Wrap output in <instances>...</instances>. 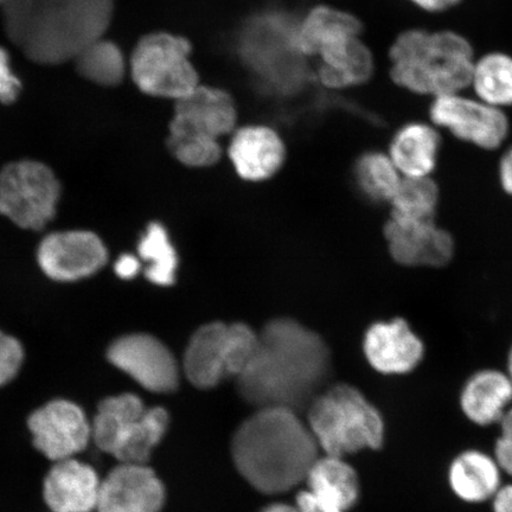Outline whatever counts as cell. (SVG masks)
<instances>
[{"instance_id":"cell-1","label":"cell","mask_w":512,"mask_h":512,"mask_svg":"<svg viewBox=\"0 0 512 512\" xmlns=\"http://www.w3.org/2000/svg\"><path fill=\"white\" fill-rule=\"evenodd\" d=\"M331 358L322 337L288 318L274 319L259 334L258 349L238 377L243 399L256 409L299 412L322 392Z\"/></svg>"},{"instance_id":"cell-2","label":"cell","mask_w":512,"mask_h":512,"mask_svg":"<svg viewBox=\"0 0 512 512\" xmlns=\"http://www.w3.org/2000/svg\"><path fill=\"white\" fill-rule=\"evenodd\" d=\"M0 6L10 42L30 62L53 67L72 63L106 36L117 0H4Z\"/></svg>"},{"instance_id":"cell-3","label":"cell","mask_w":512,"mask_h":512,"mask_svg":"<svg viewBox=\"0 0 512 512\" xmlns=\"http://www.w3.org/2000/svg\"><path fill=\"white\" fill-rule=\"evenodd\" d=\"M319 446L298 413L258 408L236 431L232 453L236 469L256 490L283 494L306 479Z\"/></svg>"},{"instance_id":"cell-4","label":"cell","mask_w":512,"mask_h":512,"mask_svg":"<svg viewBox=\"0 0 512 512\" xmlns=\"http://www.w3.org/2000/svg\"><path fill=\"white\" fill-rule=\"evenodd\" d=\"M388 56L396 86L432 99L469 88L476 60L472 44L459 32L420 28L400 32Z\"/></svg>"},{"instance_id":"cell-5","label":"cell","mask_w":512,"mask_h":512,"mask_svg":"<svg viewBox=\"0 0 512 512\" xmlns=\"http://www.w3.org/2000/svg\"><path fill=\"white\" fill-rule=\"evenodd\" d=\"M307 409V425L326 456L379 450L384 443L386 425L379 409L349 384L324 390Z\"/></svg>"},{"instance_id":"cell-6","label":"cell","mask_w":512,"mask_h":512,"mask_svg":"<svg viewBox=\"0 0 512 512\" xmlns=\"http://www.w3.org/2000/svg\"><path fill=\"white\" fill-rule=\"evenodd\" d=\"M165 409L146 408L137 395L123 394L102 401L92 435L101 451L121 464H143L168 430Z\"/></svg>"},{"instance_id":"cell-7","label":"cell","mask_w":512,"mask_h":512,"mask_svg":"<svg viewBox=\"0 0 512 512\" xmlns=\"http://www.w3.org/2000/svg\"><path fill=\"white\" fill-rule=\"evenodd\" d=\"M128 75L143 94L175 102L201 85L191 42L166 31L139 38L128 57Z\"/></svg>"},{"instance_id":"cell-8","label":"cell","mask_w":512,"mask_h":512,"mask_svg":"<svg viewBox=\"0 0 512 512\" xmlns=\"http://www.w3.org/2000/svg\"><path fill=\"white\" fill-rule=\"evenodd\" d=\"M61 184L37 160H18L0 171V215L23 229L41 230L56 214Z\"/></svg>"},{"instance_id":"cell-9","label":"cell","mask_w":512,"mask_h":512,"mask_svg":"<svg viewBox=\"0 0 512 512\" xmlns=\"http://www.w3.org/2000/svg\"><path fill=\"white\" fill-rule=\"evenodd\" d=\"M428 112L435 127L482 150L498 149L509 136L510 123L503 110L463 92L432 99Z\"/></svg>"},{"instance_id":"cell-10","label":"cell","mask_w":512,"mask_h":512,"mask_svg":"<svg viewBox=\"0 0 512 512\" xmlns=\"http://www.w3.org/2000/svg\"><path fill=\"white\" fill-rule=\"evenodd\" d=\"M113 366L153 393H171L178 387L179 368L172 352L159 339L136 334L121 337L107 352Z\"/></svg>"},{"instance_id":"cell-11","label":"cell","mask_w":512,"mask_h":512,"mask_svg":"<svg viewBox=\"0 0 512 512\" xmlns=\"http://www.w3.org/2000/svg\"><path fill=\"white\" fill-rule=\"evenodd\" d=\"M108 253L98 235L83 230L54 233L38 247L42 271L56 281H76L100 271Z\"/></svg>"},{"instance_id":"cell-12","label":"cell","mask_w":512,"mask_h":512,"mask_svg":"<svg viewBox=\"0 0 512 512\" xmlns=\"http://www.w3.org/2000/svg\"><path fill=\"white\" fill-rule=\"evenodd\" d=\"M29 427L35 446L54 462L73 458L85 450L92 427L75 403L51 401L30 416Z\"/></svg>"},{"instance_id":"cell-13","label":"cell","mask_w":512,"mask_h":512,"mask_svg":"<svg viewBox=\"0 0 512 512\" xmlns=\"http://www.w3.org/2000/svg\"><path fill=\"white\" fill-rule=\"evenodd\" d=\"M175 105L169 133L220 140L238 125L235 100L222 88L200 85Z\"/></svg>"},{"instance_id":"cell-14","label":"cell","mask_w":512,"mask_h":512,"mask_svg":"<svg viewBox=\"0 0 512 512\" xmlns=\"http://www.w3.org/2000/svg\"><path fill=\"white\" fill-rule=\"evenodd\" d=\"M363 351L370 367L387 376L413 373L426 354L424 341L402 318L371 325L364 335Z\"/></svg>"},{"instance_id":"cell-15","label":"cell","mask_w":512,"mask_h":512,"mask_svg":"<svg viewBox=\"0 0 512 512\" xmlns=\"http://www.w3.org/2000/svg\"><path fill=\"white\" fill-rule=\"evenodd\" d=\"M384 238L392 258L407 267H444L456 251L447 230L432 221H399L389 219Z\"/></svg>"},{"instance_id":"cell-16","label":"cell","mask_w":512,"mask_h":512,"mask_svg":"<svg viewBox=\"0 0 512 512\" xmlns=\"http://www.w3.org/2000/svg\"><path fill=\"white\" fill-rule=\"evenodd\" d=\"M165 501L162 482L143 464H120L100 485L98 512H159Z\"/></svg>"},{"instance_id":"cell-17","label":"cell","mask_w":512,"mask_h":512,"mask_svg":"<svg viewBox=\"0 0 512 512\" xmlns=\"http://www.w3.org/2000/svg\"><path fill=\"white\" fill-rule=\"evenodd\" d=\"M228 155L241 178L259 182L277 174L285 162L286 147L273 128L249 125L233 132Z\"/></svg>"},{"instance_id":"cell-18","label":"cell","mask_w":512,"mask_h":512,"mask_svg":"<svg viewBox=\"0 0 512 512\" xmlns=\"http://www.w3.org/2000/svg\"><path fill=\"white\" fill-rule=\"evenodd\" d=\"M227 324L213 322L201 326L191 336L184 352L183 371L187 379L200 389H211L230 379Z\"/></svg>"},{"instance_id":"cell-19","label":"cell","mask_w":512,"mask_h":512,"mask_svg":"<svg viewBox=\"0 0 512 512\" xmlns=\"http://www.w3.org/2000/svg\"><path fill=\"white\" fill-rule=\"evenodd\" d=\"M100 480L91 466L73 458L56 462L44 482V498L53 512H92Z\"/></svg>"},{"instance_id":"cell-20","label":"cell","mask_w":512,"mask_h":512,"mask_svg":"<svg viewBox=\"0 0 512 512\" xmlns=\"http://www.w3.org/2000/svg\"><path fill=\"white\" fill-rule=\"evenodd\" d=\"M511 406L512 381L505 371H476L460 390V411L471 424L479 427L499 425Z\"/></svg>"},{"instance_id":"cell-21","label":"cell","mask_w":512,"mask_h":512,"mask_svg":"<svg viewBox=\"0 0 512 512\" xmlns=\"http://www.w3.org/2000/svg\"><path fill=\"white\" fill-rule=\"evenodd\" d=\"M362 23L350 12L319 5L294 29V46L300 55L318 57L351 38L362 35Z\"/></svg>"},{"instance_id":"cell-22","label":"cell","mask_w":512,"mask_h":512,"mask_svg":"<svg viewBox=\"0 0 512 512\" xmlns=\"http://www.w3.org/2000/svg\"><path fill=\"white\" fill-rule=\"evenodd\" d=\"M502 476L494 454L477 448L458 453L447 469L448 488L467 504L491 502L503 484Z\"/></svg>"},{"instance_id":"cell-23","label":"cell","mask_w":512,"mask_h":512,"mask_svg":"<svg viewBox=\"0 0 512 512\" xmlns=\"http://www.w3.org/2000/svg\"><path fill=\"white\" fill-rule=\"evenodd\" d=\"M441 149L438 128L432 123L411 121L395 132L388 155L402 177H431Z\"/></svg>"},{"instance_id":"cell-24","label":"cell","mask_w":512,"mask_h":512,"mask_svg":"<svg viewBox=\"0 0 512 512\" xmlns=\"http://www.w3.org/2000/svg\"><path fill=\"white\" fill-rule=\"evenodd\" d=\"M318 60V79L330 89L362 86L374 75V55L361 36L326 51Z\"/></svg>"},{"instance_id":"cell-25","label":"cell","mask_w":512,"mask_h":512,"mask_svg":"<svg viewBox=\"0 0 512 512\" xmlns=\"http://www.w3.org/2000/svg\"><path fill=\"white\" fill-rule=\"evenodd\" d=\"M305 480L313 494L344 512L354 507L360 497L357 473L343 458H318Z\"/></svg>"},{"instance_id":"cell-26","label":"cell","mask_w":512,"mask_h":512,"mask_svg":"<svg viewBox=\"0 0 512 512\" xmlns=\"http://www.w3.org/2000/svg\"><path fill=\"white\" fill-rule=\"evenodd\" d=\"M72 63L83 80L102 88L118 87L128 75V59L123 49L106 36L88 44Z\"/></svg>"},{"instance_id":"cell-27","label":"cell","mask_w":512,"mask_h":512,"mask_svg":"<svg viewBox=\"0 0 512 512\" xmlns=\"http://www.w3.org/2000/svg\"><path fill=\"white\" fill-rule=\"evenodd\" d=\"M470 88L480 101L505 110L512 106V56L504 51H491L476 57Z\"/></svg>"},{"instance_id":"cell-28","label":"cell","mask_w":512,"mask_h":512,"mask_svg":"<svg viewBox=\"0 0 512 512\" xmlns=\"http://www.w3.org/2000/svg\"><path fill=\"white\" fill-rule=\"evenodd\" d=\"M438 203L439 188L431 177H402L400 187L390 201V219L432 221Z\"/></svg>"},{"instance_id":"cell-29","label":"cell","mask_w":512,"mask_h":512,"mask_svg":"<svg viewBox=\"0 0 512 512\" xmlns=\"http://www.w3.org/2000/svg\"><path fill=\"white\" fill-rule=\"evenodd\" d=\"M355 178L362 194L379 203H390L402 181V176L388 153L379 151H370L358 158Z\"/></svg>"},{"instance_id":"cell-30","label":"cell","mask_w":512,"mask_h":512,"mask_svg":"<svg viewBox=\"0 0 512 512\" xmlns=\"http://www.w3.org/2000/svg\"><path fill=\"white\" fill-rule=\"evenodd\" d=\"M138 252L140 258L149 266L145 277L152 284L170 286L175 283L178 268V258L168 232L159 223H151L139 242Z\"/></svg>"},{"instance_id":"cell-31","label":"cell","mask_w":512,"mask_h":512,"mask_svg":"<svg viewBox=\"0 0 512 512\" xmlns=\"http://www.w3.org/2000/svg\"><path fill=\"white\" fill-rule=\"evenodd\" d=\"M166 145L171 155L189 168H208L222 156L219 140L213 138L169 133Z\"/></svg>"},{"instance_id":"cell-32","label":"cell","mask_w":512,"mask_h":512,"mask_svg":"<svg viewBox=\"0 0 512 512\" xmlns=\"http://www.w3.org/2000/svg\"><path fill=\"white\" fill-rule=\"evenodd\" d=\"M226 341L230 371L238 379L258 349L259 334L247 324L234 323L227 326Z\"/></svg>"},{"instance_id":"cell-33","label":"cell","mask_w":512,"mask_h":512,"mask_svg":"<svg viewBox=\"0 0 512 512\" xmlns=\"http://www.w3.org/2000/svg\"><path fill=\"white\" fill-rule=\"evenodd\" d=\"M23 358L21 342L0 331V387L14 379L22 366Z\"/></svg>"},{"instance_id":"cell-34","label":"cell","mask_w":512,"mask_h":512,"mask_svg":"<svg viewBox=\"0 0 512 512\" xmlns=\"http://www.w3.org/2000/svg\"><path fill=\"white\" fill-rule=\"evenodd\" d=\"M22 89V80L12 69L9 51L0 46V104L14 105Z\"/></svg>"},{"instance_id":"cell-35","label":"cell","mask_w":512,"mask_h":512,"mask_svg":"<svg viewBox=\"0 0 512 512\" xmlns=\"http://www.w3.org/2000/svg\"><path fill=\"white\" fill-rule=\"evenodd\" d=\"M499 435L494 446V457L503 475L512 478V406L499 422Z\"/></svg>"},{"instance_id":"cell-36","label":"cell","mask_w":512,"mask_h":512,"mask_svg":"<svg viewBox=\"0 0 512 512\" xmlns=\"http://www.w3.org/2000/svg\"><path fill=\"white\" fill-rule=\"evenodd\" d=\"M299 512H344L335 507L323 498L313 494L310 490L300 492L297 497V507Z\"/></svg>"},{"instance_id":"cell-37","label":"cell","mask_w":512,"mask_h":512,"mask_svg":"<svg viewBox=\"0 0 512 512\" xmlns=\"http://www.w3.org/2000/svg\"><path fill=\"white\" fill-rule=\"evenodd\" d=\"M407 2L428 14H441L456 8L463 0H407Z\"/></svg>"},{"instance_id":"cell-38","label":"cell","mask_w":512,"mask_h":512,"mask_svg":"<svg viewBox=\"0 0 512 512\" xmlns=\"http://www.w3.org/2000/svg\"><path fill=\"white\" fill-rule=\"evenodd\" d=\"M140 271V262L136 256L131 254L121 255L115 264V273L121 279H132Z\"/></svg>"},{"instance_id":"cell-39","label":"cell","mask_w":512,"mask_h":512,"mask_svg":"<svg viewBox=\"0 0 512 512\" xmlns=\"http://www.w3.org/2000/svg\"><path fill=\"white\" fill-rule=\"evenodd\" d=\"M490 503L492 512H512V482L502 484Z\"/></svg>"},{"instance_id":"cell-40","label":"cell","mask_w":512,"mask_h":512,"mask_svg":"<svg viewBox=\"0 0 512 512\" xmlns=\"http://www.w3.org/2000/svg\"><path fill=\"white\" fill-rule=\"evenodd\" d=\"M498 174L503 190L512 196V146L504 152L499 162Z\"/></svg>"},{"instance_id":"cell-41","label":"cell","mask_w":512,"mask_h":512,"mask_svg":"<svg viewBox=\"0 0 512 512\" xmlns=\"http://www.w3.org/2000/svg\"><path fill=\"white\" fill-rule=\"evenodd\" d=\"M262 512H299V510L287 504H273Z\"/></svg>"},{"instance_id":"cell-42","label":"cell","mask_w":512,"mask_h":512,"mask_svg":"<svg viewBox=\"0 0 512 512\" xmlns=\"http://www.w3.org/2000/svg\"><path fill=\"white\" fill-rule=\"evenodd\" d=\"M505 373L508 374L510 380L512 381V345L508 352L507 371H505Z\"/></svg>"},{"instance_id":"cell-43","label":"cell","mask_w":512,"mask_h":512,"mask_svg":"<svg viewBox=\"0 0 512 512\" xmlns=\"http://www.w3.org/2000/svg\"><path fill=\"white\" fill-rule=\"evenodd\" d=\"M3 2H4V0H0V5H2V4H3Z\"/></svg>"}]
</instances>
